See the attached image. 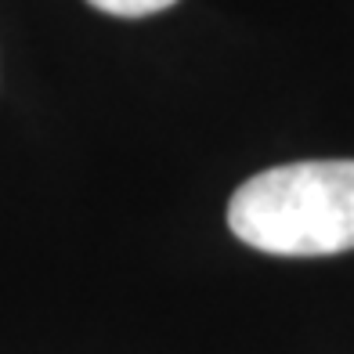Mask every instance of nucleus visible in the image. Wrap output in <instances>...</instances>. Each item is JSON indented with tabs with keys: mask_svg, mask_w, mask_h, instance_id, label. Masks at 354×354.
<instances>
[{
	"mask_svg": "<svg viewBox=\"0 0 354 354\" xmlns=\"http://www.w3.org/2000/svg\"><path fill=\"white\" fill-rule=\"evenodd\" d=\"M87 4L105 15H116V19H145V15H159L174 8L177 0H87Z\"/></svg>",
	"mask_w": 354,
	"mask_h": 354,
	"instance_id": "nucleus-2",
	"label": "nucleus"
},
{
	"mask_svg": "<svg viewBox=\"0 0 354 354\" xmlns=\"http://www.w3.org/2000/svg\"><path fill=\"white\" fill-rule=\"evenodd\" d=\"M228 228L275 257L354 250V159H304L253 174L228 203Z\"/></svg>",
	"mask_w": 354,
	"mask_h": 354,
	"instance_id": "nucleus-1",
	"label": "nucleus"
}]
</instances>
